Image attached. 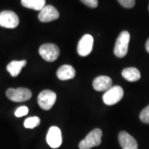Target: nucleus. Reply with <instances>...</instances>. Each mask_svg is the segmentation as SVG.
<instances>
[{"instance_id": "obj_15", "label": "nucleus", "mask_w": 149, "mask_h": 149, "mask_svg": "<svg viewBox=\"0 0 149 149\" xmlns=\"http://www.w3.org/2000/svg\"><path fill=\"white\" fill-rule=\"evenodd\" d=\"M26 61H12L7 66V70L13 77H17L21 72V70L26 65Z\"/></svg>"}, {"instance_id": "obj_21", "label": "nucleus", "mask_w": 149, "mask_h": 149, "mask_svg": "<svg viewBox=\"0 0 149 149\" xmlns=\"http://www.w3.org/2000/svg\"><path fill=\"white\" fill-rule=\"evenodd\" d=\"M81 1L87 6L92 8H95L98 6V0H81Z\"/></svg>"}, {"instance_id": "obj_16", "label": "nucleus", "mask_w": 149, "mask_h": 149, "mask_svg": "<svg viewBox=\"0 0 149 149\" xmlns=\"http://www.w3.org/2000/svg\"><path fill=\"white\" fill-rule=\"evenodd\" d=\"M24 7L35 10H41L46 6V0H21Z\"/></svg>"}, {"instance_id": "obj_11", "label": "nucleus", "mask_w": 149, "mask_h": 149, "mask_svg": "<svg viewBox=\"0 0 149 149\" xmlns=\"http://www.w3.org/2000/svg\"><path fill=\"white\" fill-rule=\"evenodd\" d=\"M119 142L123 149H137V141L126 131H121L118 136Z\"/></svg>"}, {"instance_id": "obj_14", "label": "nucleus", "mask_w": 149, "mask_h": 149, "mask_svg": "<svg viewBox=\"0 0 149 149\" xmlns=\"http://www.w3.org/2000/svg\"><path fill=\"white\" fill-rule=\"evenodd\" d=\"M122 75L124 79L128 81H137L141 78V73L137 68L134 67L124 68L122 72Z\"/></svg>"}, {"instance_id": "obj_3", "label": "nucleus", "mask_w": 149, "mask_h": 149, "mask_svg": "<svg viewBox=\"0 0 149 149\" xmlns=\"http://www.w3.org/2000/svg\"><path fill=\"white\" fill-rule=\"evenodd\" d=\"M124 96V90L120 86H114L106 91L103 95V102L108 106L118 103Z\"/></svg>"}, {"instance_id": "obj_1", "label": "nucleus", "mask_w": 149, "mask_h": 149, "mask_svg": "<svg viewBox=\"0 0 149 149\" xmlns=\"http://www.w3.org/2000/svg\"><path fill=\"white\" fill-rule=\"evenodd\" d=\"M102 132L100 128H95L90 132L83 140L80 141V149H91L93 147L97 146L102 142Z\"/></svg>"}, {"instance_id": "obj_12", "label": "nucleus", "mask_w": 149, "mask_h": 149, "mask_svg": "<svg viewBox=\"0 0 149 149\" xmlns=\"http://www.w3.org/2000/svg\"><path fill=\"white\" fill-rule=\"evenodd\" d=\"M113 81L111 77L101 75L96 77L93 82V86L97 91H107L112 87Z\"/></svg>"}, {"instance_id": "obj_9", "label": "nucleus", "mask_w": 149, "mask_h": 149, "mask_svg": "<svg viewBox=\"0 0 149 149\" xmlns=\"http://www.w3.org/2000/svg\"><path fill=\"white\" fill-rule=\"evenodd\" d=\"M93 42H94V40H93V36L88 34L84 35L78 43V54L81 57H86L88 55L92 52Z\"/></svg>"}, {"instance_id": "obj_7", "label": "nucleus", "mask_w": 149, "mask_h": 149, "mask_svg": "<svg viewBox=\"0 0 149 149\" xmlns=\"http://www.w3.org/2000/svg\"><path fill=\"white\" fill-rule=\"evenodd\" d=\"M19 19L15 13L3 10L0 13V26L6 29H15L19 25Z\"/></svg>"}, {"instance_id": "obj_6", "label": "nucleus", "mask_w": 149, "mask_h": 149, "mask_svg": "<svg viewBox=\"0 0 149 149\" xmlns=\"http://www.w3.org/2000/svg\"><path fill=\"white\" fill-rule=\"evenodd\" d=\"M57 95L55 93L50 90L43 91L39 94L37 97V102L39 106L42 109L48 111L53 107L55 103Z\"/></svg>"}, {"instance_id": "obj_20", "label": "nucleus", "mask_w": 149, "mask_h": 149, "mask_svg": "<svg viewBox=\"0 0 149 149\" xmlns=\"http://www.w3.org/2000/svg\"><path fill=\"white\" fill-rule=\"evenodd\" d=\"M119 3L126 8H132L135 4V0H117Z\"/></svg>"}, {"instance_id": "obj_8", "label": "nucleus", "mask_w": 149, "mask_h": 149, "mask_svg": "<svg viewBox=\"0 0 149 149\" xmlns=\"http://www.w3.org/2000/svg\"><path fill=\"white\" fill-rule=\"evenodd\" d=\"M46 141L53 148H57L60 146L62 143L61 130L57 126H51L46 135Z\"/></svg>"}, {"instance_id": "obj_18", "label": "nucleus", "mask_w": 149, "mask_h": 149, "mask_svg": "<svg viewBox=\"0 0 149 149\" xmlns=\"http://www.w3.org/2000/svg\"><path fill=\"white\" fill-rule=\"evenodd\" d=\"M139 118L142 122L149 124V105L142 110L139 115Z\"/></svg>"}, {"instance_id": "obj_10", "label": "nucleus", "mask_w": 149, "mask_h": 149, "mask_svg": "<svg viewBox=\"0 0 149 149\" xmlns=\"http://www.w3.org/2000/svg\"><path fill=\"white\" fill-rule=\"evenodd\" d=\"M59 17L58 10L51 5H47L40 10L38 18L42 22H50Z\"/></svg>"}, {"instance_id": "obj_23", "label": "nucleus", "mask_w": 149, "mask_h": 149, "mask_svg": "<svg viewBox=\"0 0 149 149\" xmlns=\"http://www.w3.org/2000/svg\"><path fill=\"white\" fill-rule=\"evenodd\" d=\"M148 10H149V6H148Z\"/></svg>"}, {"instance_id": "obj_13", "label": "nucleus", "mask_w": 149, "mask_h": 149, "mask_svg": "<svg viewBox=\"0 0 149 149\" xmlns=\"http://www.w3.org/2000/svg\"><path fill=\"white\" fill-rule=\"evenodd\" d=\"M75 74L76 72L74 68L72 66L68 64L61 66L57 71V76L58 79L63 81L73 79Z\"/></svg>"}, {"instance_id": "obj_2", "label": "nucleus", "mask_w": 149, "mask_h": 149, "mask_svg": "<svg viewBox=\"0 0 149 149\" xmlns=\"http://www.w3.org/2000/svg\"><path fill=\"white\" fill-rule=\"evenodd\" d=\"M130 37L129 33L126 31H122L117 37L114 48V53L119 58L125 57L127 54Z\"/></svg>"}, {"instance_id": "obj_19", "label": "nucleus", "mask_w": 149, "mask_h": 149, "mask_svg": "<svg viewBox=\"0 0 149 149\" xmlns=\"http://www.w3.org/2000/svg\"><path fill=\"white\" fill-rule=\"evenodd\" d=\"M29 110L26 107H21L18 108L16 110L15 113V115L17 117H21L23 116H25L28 113H29Z\"/></svg>"}, {"instance_id": "obj_5", "label": "nucleus", "mask_w": 149, "mask_h": 149, "mask_svg": "<svg viewBox=\"0 0 149 149\" xmlns=\"http://www.w3.org/2000/svg\"><path fill=\"white\" fill-rule=\"evenodd\" d=\"M39 53L44 60L48 62L55 61L59 56L58 46L54 44H45L40 46Z\"/></svg>"}, {"instance_id": "obj_22", "label": "nucleus", "mask_w": 149, "mask_h": 149, "mask_svg": "<svg viewBox=\"0 0 149 149\" xmlns=\"http://www.w3.org/2000/svg\"><path fill=\"white\" fill-rule=\"evenodd\" d=\"M146 49L148 53H149V39L147 40V42L146 43Z\"/></svg>"}, {"instance_id": "obj_17", "label": "nucleus", "mask_w": 149, "mask_h": 149, "mask_svg": "<svg viewBox=\"0 0 149 149\" xmlns=\"http://www.w3.org/2000/svg\"><path fill=\"white\" fill-rule=\"evenodd\" d=\"M40 119L38 117H31L24 121V127L26 128H34L40 125Z\"/></svg>"}, {"instance_id": "obj_4", "label": "nucleus", "mask_w": 149, "mask_h": 149, "mask_svg": "<svg viewBox=\"0 0 149 149\" xmlns=\"http://www.w3.org/2000/svg\"><path fill=\"white\" fill-rule=\"evenodd\" d=\"M6 94L9 100L15 102H26L32 97V92L26 88H9Z\"/></svg>"}]
</instances>
